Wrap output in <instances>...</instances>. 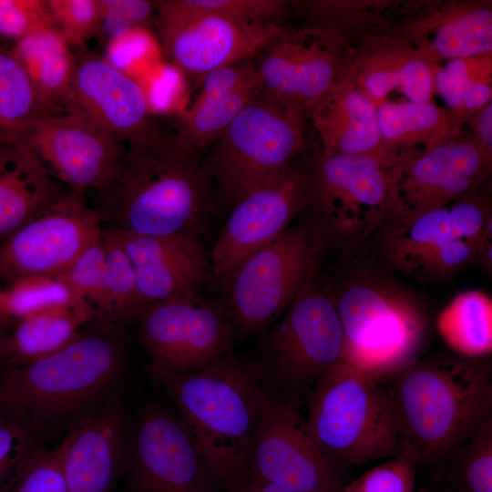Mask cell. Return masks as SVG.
Segmentation results:
<instances>
[{
    "label": "cell",
    "mask_w": 492,
    "mask_h": 492,
    "mask_svg": "<svg viewBox=\"0 0 492 492\" xmlns=\"http://www.w3.org/2000/svg\"><path fill=\"white\" fill-rule=\"evenodd\" d=\"M123 326L95 320L62 349L5 369L0 422L49 447L119 397L128 365Z\"/></svg>",
    "instance_id": "obj_1"
},
{
    "label": "cell",
    "mask_w": 492,
    "mask_h": 492,
    "mask_svg": "<svg viewBox=\"0 0 492 492\" xmlns=\"http://www.w3.org/2000/svg\"><path fill=\"white\" fill-rule=\"evenodd\" d=\"M100 194L104 220L139 235L198 238L215 201L205 162L184 153L162 128L126 143L117 172Z\"/></svg>",
    "instance_id": "obj_2"
},
{
    "label": "cell",
    "mask_w": 492,
    "mask_h": 492,
    "mask_svg": "<svg viewBox=\"0 0 492 492\" xmlns=\"http://www.w3.org/2000/svg\"><path fill=\"white\" fill-rule=\"evenodd\" d=\"M384 379L404 451L418 466L431 469L492 415V368L484 358H418Z\"/></svg>",
    "instance_id": "obj_3"
},
{
    "label": "cell",
    "mask_w": 492,
    "mask_h": 492,
    "mask_svg": "<svg viewBox=\"0 0 492 492\" xmlns=\"http://www.w3.org/2000/svg\"><path fill=\"white\" fill-rule=\"evenodd\" d=\"M186 424L217 485L247 473L250 441L267 394L251 365L230 354L190 373L151 372Z\"/></svg>",
    "instance_id": "obj_4"
},
{
    "label": "cell",
    "mask_w": 492,
    "mask_h": 492,
    "mask_svg": "<svg viewBox=\"0 0 492 492\" xmlns=\"http://www.w3.org/2000/svg\"><path fill=\"white\" fill-rule=\"evenodd\" d=\"M312 273L277 323L265 333L261 358L251 364L266 394L298 409L343 360V332L333 298Z\"/></svg>",
    "instance_id": "obj_5"
},
{
    "label": "cell",
    "mask_w": 492,
    "mask_h": 492,
    "mask_svg": "<svg viewBox=\"0 0 492 492\" xmlns=\"http://www.w3.org/2000/svg\"><path fill=\"white\" fill-rule=\"evenodd\" d=\"M306 403L308 431L332 459L361 465L404 452L384 378L343 362L312 391Z\"/></svg>",
    "instance_id": "obj_6"
},
{
    "label": "cell",
    "mask_w": 492,
    "mask_h": 492,
    "mask_svg": "<svg viewBox=\"0 0 492 492\" xmlns=\"http://www.w3.org/2000/svg\"><path fill=\"white\" fill-rule=\"evenodd\" d=\"M343 332V360L378 378L419 358L428 333L422 302L395 285L352 282L334 299Z\"/></svg>",
    "instance_id": "obj_7"
},
{
    "label": "cell",
    "mask_w": 492,
    "mask_h": 492,
    "mask_svg": "<svg viewBox=\"0 0 492 492\" xmlns=\"http://www.w3.org/2000/svg\"><path fill=\"white\" fill-rule=\"evenodd\" d=\"M205 161L214 198L233 207L292 169L303 147L302 118L261 91L227 127Z\"/></svg>",
    "instance_id": "obj_8"
},
{
    "label": "cell",
    "mask_w": 492,
    "mask_h": 492,
    "mask_svg": "<svg viewBox=\"0 0 492 492\" xmlns=\"http://www.w3.org/2000/svg\"><path fill=\"white\" fill-rule=\"evenodd\" d=\"M488 200L473 193L423 212L385 222L381 244L386 260L419 280L450 276L476 261L487 220Z\"/></svg>",
    "instance_id": "obj_9"
},
{
    "label": "cell",
    "mask_w": 492,
    "mask_h": 492,
    "mask_svg": "<svg viewBox=\"0 0 492 492\" xmlns=\"http://www.w3.org/2000/svg\"><path fill=\"white\" fill-rule=\"evenodd\" d=\"M314 252L309 228L289 227L223 281L224 309L235 333H261L281 318L313 272Z\"/></svg>",
    "instance_id": "obj_10"
},
{
    "label": "cell",
    "mask_w": 492,
    "mask_h": 492,
    "mask_svg": "<svg viewBox=\"0 0 492 492\" xmlns=\"http://www.w3.org/2000/svg\"><path fill=\"white\" fill-rule=\"evenodd\" d=\"M136 320L151 372H194L231 354L235 333L224 307L199 293L149 303Z\"/></svg>",
    "instance_id": "obj_11"
},
{
    "label": "cell",
    "mask_w": 492,
    "mask_h": 492,
    "mask_svg": "<svg viewBox=\"0 0 492 492\" xmlns=\"http://www.w3.org/2000/svg\"><path fill=\"white\" fill-rule=\"evenodd\" d=\"M126 470L131 492H217L219 487L179 415L158 399L130 421Z\"/></svg>",
    "instance_id": "obj_12"
},
{
    "label": "cell",
    "mask_w": 492,
    "mask_h": 492,
    "mask_svg": "<svg viewBox=\"0 0 492 492\" xmlns=\"http://www.w3.org/2000/svg\"><path fill=\"white\" fill-rule=\"evenodd\" d=\"M103 213L86 190L69 189L54 204L0 241V282L7 287L29 277L58 276L99 238Z\"/></svg>",
    "instance_id": "obj_13"
},
{
    "label": "cell",
    "mask_w": 492,
    "mask_h": 492,
    "mask_svg": "<svg viewBox=\"0 0 492 492\" xmlns=\"http://www.w3.org/2000/svg\"><path fill=\"white\" fill-rule=\"evenodd\" d=\"M340 464L321 449L298 409L267 395L249 445L248 472L292 492H339L345 484Z\"/></svg>",
    "instance_id": "obj_14"
},
{
    "label": "cell",
    "mask_w": 492,
    "mask_h": 492,
    "mask_svg": "<svg viewBox=\"0 0 492 492\" xmlns=\"http://www.w3.org/2000/svg\"><path fill=\"white\" fill-rule=\"evenodd\" d=\"M391 157L377 154L322 156L308 190L333 234L361 241L392 218Z\"/></svg>",
    "instance_id": "obj_15"
},
{
    "label": "cell",
    "mask_w": 492,
    "mask_h": 492,
    "mask_svg": "<svg viewBox=\"0 0 492 492\" xmlns=\"http://www.w3.org/2000/svg\"><path fill=\"white\" fill-rule=\"evenodd\" d=\"M156 26L168 57L190 75L250 60L282 29L199 9L187 0L156 2Z\"/></svg>",
    "instance_id": "obj_16"
},
{
    "label": "cell",
    "mask_w": 492,
    "mask_h": 492,
    "mask_svg": "<svg viewBox=\"0 0 492 492\" xmlns=\"http://www.w3.org/2000/svg\"><path fill=\"white\" fill-rule=\"evenodd\" d=\"M491 153L477 139L452 138L390 169L392 219L409 217L473 193L489 174Z\"/></svg>",
    "instance_id": "obj_17"
},
{
    "label": "cell",
    "mask_w": 492,
    "mask_h": 492,
    "mask_svg": "<svg viewBox=\"0 0 492 492\" xmlns=\"http://www.w3.org/2000/svg\"><path fill=\"white\" fill-rule=\"evenodd\" d=\"M19 141L69 189L99 192L115 176L125 152L123 143L74 110L43 118Z\"/></svg>",
    "instance_id": "obj_18"
},
{
    "label": "cell",
    "mask_w": 492,
    "mask_h": 492,
    "mask_svg": "<svg viewBox=\"0 0 492 492\" xmlns=\"http://www.w3.org/2000/svg\"><path fill=\"white\" fill-rule=\"evenodd\" d=\"M308 179L291 169L237 202L214 244L212 276L224 281L244 260L272 242L303 208Z\"/></svg>",
    "instance_id": "obj_19"
},
{
    "label": "cell",
    "mask_w": 492,
    "mask_h": 492,
    "mask_svg": "<svg viewBox=\"0 0 492 492\" xmlns=\"http://www.w3.org/2000/svg\"><path fill=\"white\" fill-rule=\"evenodd\" d=\"M67 110L80 112L123 144L161 128L139 84L86 46L74 53Z\"/></svg>",
    "instance_id": "obj_20"
},
{
    "label": "cell",
    "mask_w": 492,
    "mask_h": 492,
    "mask_svg": "<svg viewBox=\"0 0 492 492\" xmlns=\"http://www.w3.org/2000/svg\"><path fill=\"white\" fill-rule=\"evenodd\" d=\"M259 54L261 92L294 116L302 118L341 83L335 55L304 32L282 27Z\"/></svg>",
    "instance_id": "obj_21"
},
{
    "label": "cell",
    "mask_w": 492,
    "mask_h": 492,
    "mask_svg": "<svg viewBox=\"0 0 492 492\" xmlns=\"http://www.w3.org/2000/svg\"><path fill=\"white\" fill-rule=\"evenodd\" d=\"M130 420L118 397L57 446L67 492H113L126 470Z\"/></svg>",
    "instance_id": "obj_22"
},
{
    "label": "cell",
    "mask_w": 492,
    "mask_h": 492,
    "mask_svg": "<svg viewBox=\"0 0 492 492\" xmlns=\"http://www.w3.org/2000/svg\"><path fill=\"white\" fill-rule=\"evenodd\" d=\"M110 229L132 262L145 306L198 293L212 276L210 260L194 236L139 235Z\"/></svg>",
    "instance_id": "obj_23"
},
{
    "label": "cell",
    "mask_w": 492,
    "mask_h": 492,
    "mask_svg": "<svg viewBox=\"0 0 492 492\" xmlns=\"http://www.w3.org/2000/svg\"><path fill=\"white\" fill-rule=\"evenodd\" d=\"M67 192L24 143L0 142V241Z\"/></svg>",
    "instance_id": "obj_24"
},
{
    "label": "cell",
    "mask_w": 492,
    "mask_h": 492,
    "mask_svg": "<svg viewBox=\"0 0 492 492\" xmlns=\"http://www.w3.org/2000/svg\"><path fill=\"white\" fill-rule=\"evenodd\" d=\"M376 104L358 87L342 82L311 110L323 142L322 156L377 154L382 146Z\"/></svg>",
    "instance_id": "obj_25"
},
{
    "label": "cell",
    "mask_w": 492,
    "mask_h": 492,
    "mask_svg": "<svg viewBox=\"0 0 492 492\" xmlns=\"http://www.w3.org/2000/svg\"><path fill=\"white\" fill-rule=\"evenodd\" d=\"M357 86L376 105L393 91L409 101H430L434 69L416 48L401 41L382 40L368 47L357 65Z\"/></svg>",
    "instance_id": "obj_26"
},
{
    "label": "cell",
    "mask_w": 492,
    "mask_h": 492,
    "mask_svg": "<svg viewBox=\"0 0 492 492\" xmlns=\"http://www.w3.org/2000/svg\"><path fill=\"white\" fill-rule=\"evenodd\" d=\"M426 25L425 40L416 48L430 63L491 54L492 11L487 5L466 4L444 10Z\"/></svg>",
    "instance_id": "obj_27"
},
{
    "label": "cell",
    "mask_w": 492,
    "mask_h": 492,
    "mask_svg": "<svg viewBox=\"0 0 492 492\" xmlns=\"http://www.w3.org/2000/svg\"><path fill=\"white\" fill-rule=\"evenodd\" d=\"M97 319L94 307L80 302L19 321L9 335L5 369L38 360L62 349Z\"/></svg>",
    "instance_id": "obj_28"
},
{
    "label": "cell",
    "mask_w": 492,
    "mask_h": 492,
    "mask_svg": "<svg viewBox=\"0 0 492 492\" xmlns=\"http://www.w3.org/2000/svg\"><path fill=\"white\" fill-rule=\"evenodd\" d=\"M376 106L383 149L395 158H400L394 149L401 146L422 144L426 151L450 139L457 120L431 101H383Z\"/></svg>",
    "instance_id": "obj_29"
},
{
    "label": "cell",
    "mask_w": 492,
    "mask_h": 492,
    "mask_svg": "<svg viewBox=\"0 0 492 492\" xmlns=\"http://www.w3.org/2000/svg\"><path fill=\"white\" fill-rule=\"evenodd\" d=\"M56 28L36 32L14 44L20 59L43 100L64 112L74 66V53Z\"/></svg>",
    "instance_id": "obj_30"
},
{
    "label": "cell",
    "mask_w": 492,
    "mask_h": 492,
    "mask_svg": "<svg viewBox=\"0 0 492 492\" xmlns=\"http://www.w3.org/2000/svg\"><path fill=\"white\" fill-rule=\"evenodd\" d=\"M261 91L259 78L218 97L194 100L178 120L174 135L187 155L199 157L215 143L239 113Z\"/></svg>",
    "instance_id": "obj_31"
},
{
    "label": "cell",
    "mask_w": 492,
    "mask_h": 492,
    "mask_svg": "<svg viewBox=\"0 0 492 492\" xmlns=\"http://www.w3.org/2000/svg\"><path fill=\"white\" fill-rule=\"evenodd\" d=\"M59 113L43 100L12 47L0 46V142L17 141L38 121Z\"/></svg>",
    "instance_id": "obj_32"
},
{
    "label": "cell",
    "mask_w": 492,
    "mask_h": 492,
    "mask_svg": "<svg viewBox=\"0 0 492 492\" xmlns=\"http://www.w3.org/2000/svg\"><path fill=\"white\" fill-rule=\"evenodd\" d=\"M436 328L458 356H487L492 352L491 297L479 290L458 293L439 313Z\"/></svg>",
    "instance_id": "obj_33"
},
{
    "label": "cell",
    "mask_w": 492,
    "mask_h": 492,
    "mask_svg": "<svg viewBox=\"0 0 492 492\" xmlns=\"http://www.w3.org/2000/svg\"><path fill=\"white\" fill-rule=\"evenodd\" d=\"M430 470L444 492H492V415Z\"/></svg>",
    "instance_id": "obj_34"
},
{
    "label": "cell",
    "mask_w": 492,
    "mask_h": 492,
    "mask_svg": "<svg viewBox=\"0 0 492 492\" xmlns=\"http://www.w3.org/2000/svg\"><path fill=\"white\" fill-rule=\"evenodd\" d=\"M491 54L447 60L434 70V87L458 120L491 101Z\"/></svg>",
    "instance_id": "obj_35"
},
{
    "label": "cell",
    "mask_w": 492,
    "mask_h": 492,
    "mask_svg": "<svg viewBox=\"0 0 492 492\" xmlns=\"http://www.w3.org/2000/svg\"><path fill=\"white\" fill-rule=\"evenodd\" d=\"M106 266L97 319L119 324L136 320L145 304L139 294L132 262L111 229L104 230Z\"/></svg>",
    "instance_id": "obj_36"
},
{
    "label": "cell",
    "mask_w": 492,
    "mask_h": 492,
    "mask_svg": "<svg viewBox=\"0 0 492 492\" xmlns=\"http://www.w3.org/2000/svg\"><path fill=\"white\" fill-rule=\"evenodd\" d=\"M5 309L13 325L56 308L80 303L57 276L23 279L4 290Z\"/></svg>",
    "instance_id": "obj_37"
},
{
    "label": "cell",
    "mask_w": 492,
    "mask_h": 492,
    "mask_svg": "<svg viewBox=\"0 0 492 492\" xmlns=\"http://www.w3.org/2000/svg\"><path fill=\"white\" fill-rule=\"evenodd\" d=\"M106 254L102 233L57 276L67 286L76 302H87L95 309L101 293Z\"/></svg>",
    "instance_id": "obj_38"
},
{
    "label": "cell",
    "mask_w": 492,
    "mask_h": 492,
    "mask_svg": "<svg viewBox=\"0 0 492 492\" xmlns=\"http://www.w3.org/2000/svg\"><path fill=\"white\" fill-rule=\"evenodd\" d=\"M56 29L69 46L83 48L100 34L98 0H46Z\"/></svg>",
    "instance_id": "obj_39"
},
{
    "label": "cell",
    "mask_w": 492,
    "mask_h": 492,
    "mask_svg": "<svg viewBox=\"0 0 492 492\" xmlns=\"http://www.w3.org/2000/svg\"><path fill=\"white\" fill-rule=\"evenodd\" d=\"M418 463L408 451L366 471L339 492H418L415 487Z\"/></svg>",
    "instance_id": "obj_40"
},
{
    "label": "cell",
    "mask_w": 492,
    "mask_h": 492,
    "mask_svg": "<svg viewBox=\"0 0 492 492\" xmlns=\"http://www.w3.org/2000/svg\"><path fill=\"white\" fill-rule=\"evenodd\" d=\"M56 28L46 0H0V36L15 43Z\"/></svg>",
    "instance_id": "obj_41"
},
{
    "label": "cell",
    "mask_w": 492,
    "mask_h": 492,
    "mask_svg": "<svg viewBox=\"0 0 492 492\" xmlns=\"http://www.w3.org/2000/svg\"><path fill=\"white\" fill-rule=\"evenodd\" d=\"M10 492H67L57 447H37Z\"/></svg>",
    "instance_id": "obj_42"
},
{
    "label": "cell",
    "mask_w": 492,
    "mask_h": 492,
    "mask_svg": "<svg viewBox=\"0 0 492 492\" xmlns=\"http://www.w3.org/2000/svg\"><path fill=\"white\" fill-rule=\"evenodd\" d=\"M101 31L109 40L118 39L131 29L147 25L156 12V2L148 0H98Z\"/></svg>",
    "instance_id": "obj_43"
},
{
    "label": "cell",
    "mask_w": 492,
    "mask_h": 492,
    "mask_svg": "<svg viewBox=\"0 0 492 492\" xmlns=\"http://www.w3.org/2000/svg\"><path fill=\"white\" fill-rule=\"evenodd\" d=\"M37 447L20 428L0 422V492L11 491Z\"/></svg>",
    "instance_id": "obj_44"
},
{
    "label": "cell",
    "mask_w": 492,
    "mask_h": 492,
    "mask_svg": "<svg viewBox=\"0 0 492 492\" xmlns=\"http://www.w3.org/2000/svg\"><path fill=\"white\" fill-rule=\"evenodd\" d=\"M199 9L218 13L251 25L275 24L286 3L280 0H187Z\"/></svg>",
    "instance_id": "obj_45"
},
{
    "label": "cell",
    "mask_w": 492,
    "mask_h": 492,
    "mask_svg": "<svg viewBox=\"0 0 492 492\" xmlns=\"http://www.w3.org/2000/svg\"><path fill=\"white\" fill-rule=\"evenodd\" d=\"M476 122L477 141L488 152L492 151V103L477 112Z\"/></svg>",
    "instance_id": "obj_46"
},
{
    "label": "cell",
    "mask_w": 492,
    "mask_h": 492,
    "mask_svg": "<svg viewBox=\"0 0 492 492\" xmlns=\"http://www.w3.org/2000/svg\"><path fill=\"white\" fill-rule=\"evenodd\" d=\"M228 492H292L265 482L248 472L240 481L230 487Z\"/></svg>",
    "instance_id": "obj_47"
},
{
    "label": "cell",
    "mask_w": 492,
    "mask_h": 492,
    "mask_svg": "<svg viewBox=\"0 0 492 492\" xmlns=\"http://www.w3.org/2000/svg\"><path fill=\"white\" fill-rule=\"evenodd\" d=\"M475 261H479L487 272L492 269V218L485 226Z\"/></svg>",
    "instance_id": "obj_48"
},
{
    "label": "cell",
    "mask_w": 492,
    "mask_h": 492,
    "mask_svg": "<svg viewBox=\"0 0 492 492\" xmlns=\"http://www.w3.org/2000/svg\"><path fill=\"white\" fill-rule=\"evenodd\" d=\"M0 325V366L5 365L8 355L9 335Z\"/></svg>",
    "instance_id": "obj_49"
},
{
    "label": "cell",
    "mask_w": 492,
    "mask_h": 492,
    "mask_svg": "<svg viewBox=\"0 0 492 492\" xmlns=\"http://www.w3.org/2000/svg\"><path fill=\"white\" fill-rule=\"evenodd\" d=\"M0 325L3 327L13 325L5 313L3 289H0Z\"/></svg>",
    "instance_id": "obj_50"
},
{
    "label": "cell",
    "mask_w": 492,
    "mask_h": 492,
    "mask_svg": "<svg viewBox=\"0 0 492 492\" xmlns=\"http://www.w3.org/2000/svg\"><path fill=\"white\" fill-rule=\"evenodd\" d=\"M418 492H434V491L425 488V489H418ZM440 492H444V491H440Z\"/></svg>",
    "instance_id": "obj_51"
}]
</instances>
